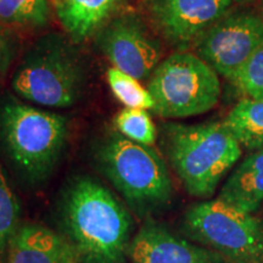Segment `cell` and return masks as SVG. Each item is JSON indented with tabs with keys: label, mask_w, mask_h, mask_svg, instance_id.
<instances>
[{
	"label": "cell",
	"mask_w": 263,
	"mask_h": 263,
	"mask_svg": "<svg viewBox=\"0 0 263 263\" xmlns=\"http://www.w3.org/2000/svg\"><path fill=\"white\" fill-rule=\"evenodd\" d=\"M99 45L115 67L136 80H145L160 64L161 45L139 18L112 20L99 34Z\"/></svg>",
	"instance_id": "obj_9"
},
{
	"label": "cell",
	"mask_w": 263,
	"mask_h": 263,
	"mask_svg": "<svg viewBox=\"0 0 263 263\" xmlns=\"http://www.w3.org/2000/svg\"><path fill=\"white\" fill-rule=\"evenodd\" d=\"M183 229L228 263H263V221L219 199L190 207Z\"/></svg>",
	"instance_id": "obj_7"
},
{
	"label": "cell",
	"mask_w": 263,
	"mask_h": 263,
	"mask_svg": "<svg viewBox=\"0 0 263 263\" xmlns=\"http://www.w3.org/2000/svg\"><path fill=\"white\" fill-rule=\"evenodd\" d=\"M167 153L173 170L192 196L209 199L241 157L242 149L223 122L167 128Z\"/></svg>",
	"instance_id": "obj_3"
},
{
	"label": "cell",
	"mask_w": 263,
	"mask_h": 263,
	"mask_svg": "<svg viewBox=\"0 0 263 263\" xmlns=\"http://www.w3.org/2000/svg\"><path fill=\"white\" fill-rule=\"evenodd\" d=\"M8 263H77L62 235L39 224H21L8 250Z\"/></svg>",
	"instance_id": "obj_12"
},
{
	"label": "cell",
	"mask_w": 263,
	"mask_h": 263,
	"mask_svg": "<svg viewBox=\"0 0 263 263\" xmlns=\"http://www.w3.org/2000/svg\"><path fill=\"white\" fill-rule=\"evenodd\" d=\"M233 2H235V3H249V2H252V0H233Z\"/></svg>",
	"instance_id": "obj_22"
},
{
	"label": "cell",
	"mask_w": 263,
	"mask_h": 263,
	"mask_svg": "<svg viewBox=\"0 0 263 263\" xmlns=\"http://www.w3.org/2000/svg\"><path fill=\"white\" fill-rule=\"evenodd\" d=\"M263 43V18L254 12L227 14L195 42L200 59L232 83Z\"/></svg>",
	"instance_id": "obj_8"
},
{
	"label": "cell",
	"mask_w": 263,
	"mask_h": 263,
	"mask_svg": "<svg viewBox=\"0 0 263 263\" xmlns=\"http://www.w3.org/2000/svg\"><path fill=\"white\" fill-rule=\"evenodd\" d=\"M120 0H59L57 11L62 27L74 42L93 33Z\"/></svg>",
	"instance_id": "obj_14"
},
{
	"label": "cell",
	"mask_w": 263,
	"mask_h": 263,
	"mask_svg": "<svg viewBox=\"0 0 263 263\" xmlns=\"http://www.w3.org/2000/svg\"><path fill=\"white\" fill-rule=\"evenodd\" d=\"M129 258L133 263H228L213 250L179 238L151 219L132 239Z\"/></svg>",
	"instance_id": "obj_11"
},
{
	"label": "cell",
	"mask_w": 263,
	"mask_h": 263,
	"mask_svg": "<svg viewBox=\"0 0 263 263\" xmlns=\"http://www.w3.org/2000/svg\"><path fill=\"white\" fill-rule=\"evenodd\" d=\"M67 121L61 115L9 100L0 107V143L16 170L31 183L50 176L65 147Z\"/></svg>",
	"instance_id": "obj_4"
},
{
	"label": "cell",
	"mask_w": 263,
	"mask_h": 263,
	"mask_svg": "<svg viewBox=\"0 0 263 263\" xmlns=\"http://www.w3.org/2000/svg\"><path fill=\"white\" fill-rule=\"evenodd\" d=\"M232 84L246 98L263 99V43L240 68Z\"/></svg>",
	"instance_id": "obj_20"
},
{
	"label": "cell",
	"mask_w": 263,
	"mask_h": 263,
	"mask_svg": "<svg viewBox=\"0 0 263 263\" xmlns=\"http://www.w3.org/2000/svg\"><path fill=\"white\" fill-rule=\"evenodd\" d=\"M217 199L248 213L263 203V147L246 156L223 184Z\"/></svg>",
	"instance_id": "obj_13"
},
{
	"label": "cell",
	"mask_w": 263,
	"mask_h": 263,
	"mask_svg": "<svg viewBox=\"0 0 263 263\" xmlns=\"http://www.w3.org/2000/svg\"><path fill=\"white\" fill-rule=\"evenodd\" d=\"M49 16L47 0H0V21L4 24L42 26Z\"/></svg>",
	"instance_id": "obj_17"
},
{
	"label": "cell",
	"mask_w": 263,
	"mask_h": 263,
	"mask_svg": "<svg viewBox=\"0 0 263 263\" xmlns=\"http://www.w3.org/2000/svg\"><path fill=\"white\" fill-rule=\"evenodd\" d=\"M87 71L76 49L60 34L35 42L12 78V88L32 103L49 107H68L83 94Z\"/></svg>",
	"instance_id": "obj_5"
},
{
	"label": "cell",
	"mask_w": 263,
	"mask_h": 263,
	"mask_svg": "<svg viewBox=\"0 0 263 263\" xmlns=\"http://www.w3.org/2000/svg\"><path fill=\"white\" fill-rule=\"evenodd\" d=\"M12 55L11 42L8 33L0 26V74L4 72L10 64Z\"/></svg>",
	"instance_id": "obj_21"
},
{
	"label": "cell",
	"mask_w": 263,
	"mask_h": 263,
	"mask_svg": "<svg viewBox=\"0 0 263 263\" xmlns=\"http://www.w3.org/2000/svg\"><path fill=\"white\" fill-rule=\"evenodd\" d=\"M62 236L77 263H127L132 241V216L99 180L76 177L59 205Z\"/></svg>",
	"instance_id": "obj_1"
},
{
	"label": "cell",
	"mask_w": 263,
	"mask_h": 263,
	"mask_svg": "<svg viewBox=\"0 0 263 263\" xmlns=\"http://www.w3.org/2000/svg\"><path fill=\"white\" fill-rule=\"evenodd\" d=\"M262 18H263V16H262Z\"/></svg>",
	"instance_id": "obj_23"
},
{
	"label": "cell",
	"mask_w": 263,
	"mask_h": 263,
	"mask_svg": "<svg viewBox=\"0 0 263 263\" xmlns=\"http://www.w3.org/2000/svg\"><path fill=\"white\" fill-rule=\"evenodd\" d=\"M95 159L104 176L140 218L160 211L172 200L168 168L151 146L115 133L101 141Z\"/></svg>",
	"instance_id": "obj_2"
},
{
	"label": "cell",
	"mask_w": 263,
	"mask_h": 263,
	"mask_svg": "<svg viewBox=\"0 0 263 263\" xmlns=\"http://www.w3.org/2000/svg\"><path fill=\"white\" fill-rule=\"evenodd\" d=\"M233 0H151L150 11L162 34L173 43L196 42L224 16Z\"/></svg>",
	"instance_id": "obj_10"
},
{
	"label": "cell",
	"mask_w": 263,
	"mask_h": 263,
	"mask_svg": "<svg viewBox=\"0 0 263 263\" xmlns=\"http://www.w3.org/2000/svg\"><path fill=\"white\" fill-rule=\"evenodd\" d=\"M107 82L111 91L124 106L143 110L154 108V99L149 90L144 89L138 80L132 76L112 67L107 71Z\"/></svg>",
	"instance_id": "obj_18"
},
{
	"label": "cell",
	"mask_w": 263,
	"mask_h": 263,
	"mask_svg": "<svg viewBox=\"0 0 263 263\" xmlns=\"http://www.w3.org/2000/svg\"><path fill=\"white\" fill-rule=\"evenodd\" d=\"M20 224V203L0 164V263L8 257V250Z\"/></svg>",
	"instance_id": "obj_16"
},
{
	"label": "cell",
	"mask_w": 263,
	"mask_h": 263,
	"mask_svg": "<svg viewBox=\"0 0 263 263\" xmlns=\"http://www.w3.org/2000/svg\"><path fill=\"white\" fill-rule=\"evenodd\" d=\"M147 90L153 111L164 118H183L205 114L218 104L221 81L211 66L196 54L174 52L151 74Z\"/></svg>",
	"instance_id": "obj_6"
},
{
	"label": "cell",
	"mask_w": 263,
	"mask_h": 263,
	"mask_svg": "<svg viewBox=\"0 0 263 263\" xmlns=\"http://www.w3.org/2000/svg\"><path fill=\"white\" fill-rule=\"evenodd\" d=\"M115 124L118 132L129 140L149 146L155 144L156 127L143 108H124L115 118Z\"/></svg>",
	"instance_id": "obj_19"
},
{
	"label": "cell",
	"mask_w": 263,
	"mask_h": 263,
	"mask_svg": "<svg viewBox=\"0 0 263 263\" xmlns=\"http://www.w3.org/2000/svg\"><path fill=\"white\" fill-rule=\"evenodd\" d=\"M223 123L232 132L241 147L250 151L262 149L263 99H241L229 111Z\"/></svg>",
	"instance_id": "obj_15"
}]
</instances>
